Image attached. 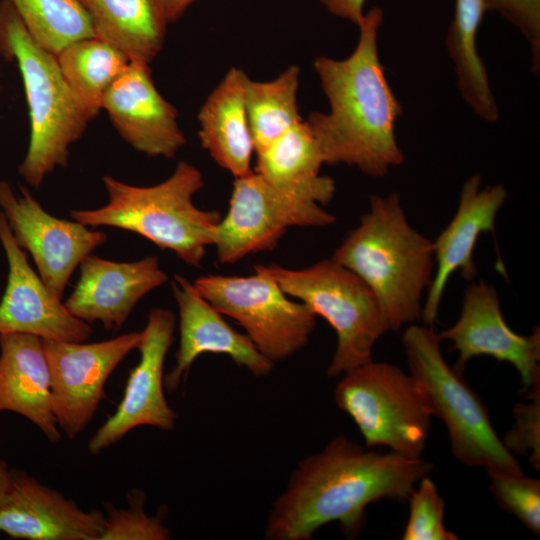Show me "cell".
<instances>
[{"instance_id": "cell-1", "label": "cell", "mask_w": 540, "mask_h": 540, "mask_svg": "<svg viewBox=\"0 0 540 540\" xmlns=\"http://www.w3.org/2000/svg\"><path fill=\"white\" fill-rule=\"evenodd\" d=\"M422 457L365 449L343 435L301 461L273 503L265 529L271 540H308L338 522L349 538L365 524L366 507L381 499L407 501L432 470Z\"/></svg>"}, {"instance_id": "cell-2", "label": "cell", "mask_w": 540, "mask_h": 540, "mask_svg": "<svg viewBox=\"0 0 540 540\" xmlns=\"http://www.w3.org/2000/svg\"><path fill=\"white\" fill-rule=\"evenodd\" d=\"M383 18V10L377 6L364 13L357 24V45L347 58L315 59L314 68L330 111L312 112L305 120L325 164H346L372 177H383L404 161L395 136L402 106L387 81L378 52Z\"/></svg>"}, {"instance_id": "cell-3", "label": "cell", "mask_w": 540, "mask_h": 540, "mask_svg": "<svg viewBox=\"0 0 540 540\" xmlns=\"http://www.w3.org/2000/svg\"><path fill=\"white\" fill-rule=\"evenodd\" d=\"M331 258L368 285L391 330L421 318L422 296L433 278V241L410 225L398 193L371 196L368 212Z\"/></svg>"}, {"instance_id": "cell-4", "label": "cell", "mask_w": 540, "mask_h": 540, "mask_svg": "<svg viewBox=\"0 0 540 540\" xmlns=\"http://www.w3.org/2000/svg\"><path fill=\"white\" fill-rule=\"evenodd\" d=\"M0 56L16 61L25 90L30 138L19 175L34 188L57 167L94 119L65 79L55 54L30 35L9 0H0Z\"/></svg>"}, {"instance_id": "cell-5", "label": "cell", "mask_w": 540, "mask_h": 540, "mask_svg": "<svg viewBox=\"0 0 540 540\" xmlns=\"http://www.w3.org/2000/svg\"><path fill=\"white\" fill-rule=\"evenodd\" d=\"M108 202L96 209L72 210L70 217L85 226H108L134 232L184 263L199 266L213 246L220 212L198 208L193 196L204 186L201 171L181 160L173 173L153 186H135L105 175Z\"/></svg>"}, {"instance_id": "cell-6", "label": "cell", "mask_w": 540, "mask_h": 540, "mask_svg": "<svg viewBox=\"0 0 540 540\" xmlns=\"http://www.w3.org/2000/svg\"><path fill=\"white\" fill-rule=\"evenodd\" d=\"M402 343L409 374L421 388L431 414L446 426L453 456L471 467L523 472L496 434L481 399L462 373L446 362L433 327L410 324Z\"/></svg>"}, {"instance_id": "cell-7", "label": "cell", "mask_w": 540, "mask_h": 540, "mask_svg": "<svg viewBox=\"0 0 540 540\" xmlns=\"http://www.w3.org/2000/svg\"><path fill=\"white\" fill-rule=\"evenodd\" d=\"M290 297L307 305L334 329L337 345L327 375L336 377L372 360L377 340L390 331L373 291L355 273L332 258L303 269L255 265Z\"/></svg>"}, {"instance_id": "cell-8", "label": "cell", "mask_w": 540, "mask_h": 540, "mask_svg": "<svg viewBox=\"0 0 540 540\" xmlns=\"http://www.w3.org/2000/svg\"><path fill=\"white\" fill-rule=\"evenodd\" d=\"M343 375L335 401L353 419L366 447L422 457L432 414L414 378L393 364L373 360Z\"/></svg>"}, {"instance_id": "cell-9", "label": "cell", "mask_w": 540, "mask_h": 540, "mask_svg": "<svg viewBox=\"0 0 540 540\" xmlns=\"http://www.w3.org/2000/svg\"><path fill=\"white\" fill-rule=\"evenodd\" d=\"M335 221L312 194L275 185L252 171L235 178L213 246L221 263L233 264L274 249L290 227H325Z\"/></svg>"}, {"instance_id": "cell-10", "label": "cell", "mask_w": 540, "mask_h": 540, "mask_svg": "<svg viewBox=\"0 0 540 540\" xmlns=\"http://www.w3.org/2000/svg\"><path fill=\"white\" fill-rule=\"evenodd\" d=\"M193 286L222 315L239 323L272 363L301 350L316 326L317 316L307 305L256 269L250 276H201Z\"/></svg>"}, {"instance_id": "cell-11", "label": "cell", "mask_w": 540, "mask_h": 540, "mask_svg": "<svg viewBox=\"0 0 540 540\" xmlns=\"http://www.w3.org/2000/svg\"><path fill=\"white\" fill-rule=\"evenodd\" d=\"M140 340L141 332L94 343L42 339L51 376L52 410L69 439L91 422L106 397V381Z\"/></svg>"}, {"instance_id": "cell-12", "label": "cell", "mask_w": 540, "mask_h": 540, "mask_svg": "<svg viewBox=\"0 0 540 540\" xmlns=\"http://www.w3.org/2000/svg\"><path fill=\"white\" fill-rule=\"evenodd\" d=\"M19 188L16 194L7 180L0 181V210L17 244L33 258L44 284L62 299L74 270L108 236L75 220L51 215L26 187Z\"/></svg>"}, {"instance_id": "cell-13", "label": "cell", "mask_w": 540, "mask_h": 540, "mask_svg": "<svg viewBox=\"0 0 540 540\" xmlns=\"http://www.w3.org/2000/svg\"><path fill=\"white\" fill-rule=\"evenodd\" d=\"M176 319L170 309L153 308L141 331L138 364L130 371L113 415L91 437L88 449L99 454L139 426L171 430L177 419L164 395V362L173 343Z\"/></svg>"}, {"instance_id": "cell-14", "label": "cell", "mask_w": 540, "mask_h": 540, "mask_svg": "<svg viewBox=\"0 0 540 540\" xmlns=\"http://www.w3.org/2000/svg\"><path fill=\"white\" fill-rule=\"evenodd\" d=\"M438 336L459 353V372L470 359L491 356L515 367L526 397L540 392V329L535 327L528 336L514 332L503 317L496 289L485 281L467 286L458 320Z\"/></svg>"}, {"instance_id": "cell-15", "label": "cell", "mask_w": 540, "mask_h": 540, "mask_svg": "<svg viewBox=\"0 0 540 540\" xmlns=\"http://www.w3.org/2000/svg\"><path fill=\"white\" fill-rule=\"evenodd\" d=\"M0 243L8 261L7 284L0 300V334L24 333L43 340L84 342L90 324L72 315L27 261L0 210Z\"/></svg>"}, {"instance_id": "cell-16", "label": "cell", "mask_w": 540, "mask_h": 540, "mask_svg": "<svg viewBox=\"0 0 540 540\" xmlns=\"http://www.w3.org/2000/svg\"><path fill=\"white\" fill-rule=\"evenodd\" d=\"M102 109L119 135L149 157L172 158L186 143L177 110L155 87L149 63L130 60L106 91Z\"/></svg>"}, {"instance_id": "cell-17", "label": "cell", "mask_w": 540, "mask_h": 540, "mask_svg": "<svg viewBox=\"0 0 540 540\" xmlns=\"http://www.w3.org/2000/svg\"><path fill=\"white\" fill-rule=\"evenodd\" d=\"M179 313V347L174 367L164 376V387L173 392L181 385L197 357L204 353L224 354L254 376H267L273 364L246 334L235 330L194 288L175 274L171 283Z\"/></svg>"}, {"instance_id": "cell-18", "label": "cell", "mask_w": 540, "mask_h": 540, "mask_svg": "<svg viewBox=\"0 0 540 540\" xmlns=\"http://www.w3.org/2000/svg\"><path fill=\"white\" fill-rule=\"evenodd\" d=\"M501 184L482 186L479 174L463 184L457 210L445 229L433 241L436 269L422 306L424 325L433 327L446 285L456 271L465 280L477 274L474 249L481 234L494 231L497 214L507 199Z\"/></svg>"}, {"instance_id": "cell-19", "label": "cell", "mask_w": 540, "mask_h": 540, "mask_svg": "<svg viewBox=\"0 0 540 540\" xmlns=\"http://www.w3.org/2000/svg\"><path fill=\"white\" fill-rule=\"evenodd\" d=\"M79 280L64 302L68 311L106 330H119L135 305L168 280L156 256L118 262L89 254L80 263Z\"/></svg>"}, {"instance_id": "cell-20", "label": "cell", "mask_w": 540, "mask_h": 540, "mask_svg": "<svg viewBox=\"0 0 540 540\" xmlns=\"http://www.w3.org/2000/svg\"><path fill=\"white\" fill-rule=\"evenodd\" d=\"M105 514L82 510L62 493L25 473H12L0 506V531L27 540H99Z\"/></svg>"}, {"instance_id": "cell-21", "label": "cell", "mask_w": 540, "mask_h": 540, "mask_svg": "<svg viewBox=\"0 0 540 540\" xmlns=\"http://www.w3.org/2000/svg\"><path fill=\"white\" fill-rule=\"evenodd\" d=\"M4 411L31 421L50 442L61 438L52 410L49 365L38 336L0 334V413Z\"/></svg>"}, {"instance_id": "cell-22", "label": "cell", "mask_w": 540, "mask_h": 540, "mask_svg": "<svg viewBox=\"0 0 540 540\" xmlns=\"http://www.w3.org/2000/svg\"><path fill=\"white\" fill-rule=\"evenodd\" d=\"M248 78L243 70L230 68L197 115L202 148L234 178L253 171L255 148L245 107Z\"/></svg>"}, {"instance_id": "cell-23", "label": "cell", "mask_w": 540, "mask_h": 540, "mask_svg": "<svg viewBox=\"0 0 540 540\" xmlns=\"http://www.w3.org/2000/svg\"><path fill=\"white\" fill-rule=\"evenodd\" d=\"M96 37L130 60L150 63L162 50L168 22L159 0H77Z\"/></svg>"}, {"instance_id": "cell-24", "label": "cell", "mask_w": 540, "mask_h": 540, "mask_svg": "<svg viewBox=\"0 0 540 540\" xmlns=\"http://www.w3.org/2000/svg\"><path fill=\"white\" fill-rule=\"evenodd\" d=\"M323 164L319 143L302 120L256 152L253 171L275 185L304 190L324 206L333 199L336 185L331 177L321 175Z\"/></svg>"}, {"instance_id": "cell-25", "label": "cell", "mask_w": 540, "mask_h": 540, "mask_svg": "<svg viewBox=\"0 0 540 540\" xmlns=\"http://www.w3.org/2000/svg\"><path fill=\"white\" fill-rule=\"evenodd\" d=\"M485 11V0H455L454 18L448 29L446 45L464 100L479 117L494 122L499 117V110L476 48L477 32Z\"/></svg>"}, {"instance_id": "cell-26", "label": "cell", "mask_w": 540, "mask_h": 540, "mask_svg": "<svg viewBox=\"0 0 540 540\" xmlns=\"http://www.w3.org/2000/svg\"><path fill=\"white\" fill-rule=\"evenodd\" d=\"M56 57L71 89L94 118L106 91L130 62L124 52L98 37L70 43Z\"/></svg>"}, {"instance_id": "cell-27", "label": "cell", "mask_w": 540, "mask_h": 540, "mask_svg": "<svg viewBox=\"0 0 540 540\" xmlns=\"http://www.w3.org/2000/svg\"><path fill=\"white\" fill-rule=\"evenodd\" d=\"M299 73L291 66L270 81L248 78L245 107L255 153L303 120L297 105Z\"/></svg>"}, {"instance_id": "cell-28", "label": "cell", "mask_w": 540, "mask_h": 540, "mask_svg": "<svg viewBox=\"0 0 540 540\" xmlns=\"http://www.w3.org/2000/svg\"><path fill=\"white\" fill-rule=\"evenodd\" d=\"M32 38L57 55L75 41L96 37L77 0H9Z\"/></svg>"}, {"instance_id": "cell-29", "label": "cell", "mask_w": 540, "mask_h": 540, "mask_svg": "<svg viewBox=\"0 0 540 540\" xmlns=\"http://www.w3.org/2000/svg\"><path fill=\"white\" fill-rule=\"evenodd\" d=\"M496 503L536 535L540 533V481L523 472L487 470Z\"/></svg>"}, {"instance_id": "cell-30", "label": "cell", "mask_w": 540, "mask_h": 540, "mask_svg": "<svg viewBox=\"0 0 540 540\" xmlns=\"http://www.w3.org/2000/svg\"><path fill=\"white\" fill-rule=\"evenodd\" d=\"M409 496L410 513L403 540H456L458 536L444 525L445 502L428 477L418 482Z\"/></svg>"}, {"instance_id": "cell-31", "label": "cell", "mask_w": 540, "mask_h": 540, "mask_svg": "<svg viewBox=\"0 0 540 540\" xmlns=\"http://www.w3.org/2000/svg\"><path fill=\"white\" fill-rule=\"evenodd\" d=\"M129 508L107 507L99 540H167L170 530L158 516L144 512V495L132 491Z\"/></svg>"}, {"instance_id": "cell-32", "label": "cell", "mask_w": 540, "mask_h": 540, "mask_svg": "<svg viewBox=\"0 0 540 540\" xmlns=\"http://www.w3.org/2000/svg\"><path fill=\"white\" fill-rule=\"evenodd\" d=\"M530 399H532L530 403L519 402L514 406V427L501 440L513 455H525L530 452L529 462L536 470H539L540 395Z\"/></svg>"}, {"instance_id": "cell-33", "label": "cell", "mask_w": 540, "mask_h": 540, "mask_svg": "<svg viewBox=\"0 0 540 540\" xmlns=\"http://www.w3.org/2000/svg\"><path fill=\"white\" fill-rule=\"evenodd\" d=\"M486 11H495L517 27L528 40L533 68L540 62V0H485Z\"/></svg>"}, {"instance_id": "cell-34", "label": "cell", "mask_w": 540, "mask_h": 540, "mask_svg": "<svg viewBox=\"0 0 540 540\" xmlns=\"http://www.w3.org/2000/svg\"><path fill=\"white\" fill-rule=\"evenodd\" d=\"M366 0H320L328 12L342 19L358 24L364 15Z\"/></svg>"}, {"instance_id": "cell-35", "label": "cell", "mask_w": 540, "mask_h": 540, "mask_svg": "<svg viewBox=\"0 0 540 540\" xmlns=\"http://www.w3.org/2000/svg\"><path fill=\"white\" fill-rule=\"evenodd\" d=\"M196 0H159L169 23L177 21Z\"/></svg>"}, {"instance_id": "cell-36", "label": "cell", "mask_w": 540, "mask_h": 540, "mask_svg": "<svg viewBox=\"0 0 540 540\" xmlns=\"http://www.w3.org/2000/svg\"><path fill=\"white\" fill-rule=\"evenodd\" d=\"M12 483V472L8 470L7 464L0 459V506L5 501Z\"/></svg>"}]
</instances>
